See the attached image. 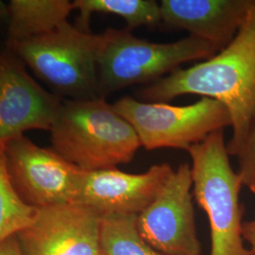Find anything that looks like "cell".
I'll list each match as a JSON object with an SVG mask.
<instances>
[{"label": "cell", "mask_w": 255, "mask_h": 255, "mask_svg": "<svg viewBox=\"0 0 255 255\" xmlns=\"http://www.w3.org/2000/svg\"><path fill=\"white\" fill-rule=\"evenodd\" d=\"M199 95L228 109L233 137L229 155L238 156L255 120V1L235 39L219 54L185 69H177L139 93L146 102H167Z\"/></svg>", "instance_id": "1"}, {"label": "cell", "mask_w": 255, "mask_h": 255, "mask_svg": "<svg viewBox=\"0 0 255 255\" xmlns=\"http://www.w3.org/2000/svg\"><path fill=\"white\" fill-rule=\"evenodd\" d=\"M50 133L51 147L82 171L117 168L142 147L134 128L101 98L64 100Z\"/></svg>", "instance_id": "2"}, {"label": "cell", "mask_w": 255, "mask_h": 255, "mask_svg": "<svg viewBox=\"0 0 255 255\" xmlns=\"http://www.w3.org/2000/svg\"><path fill=\"white\" fill-rule=\"evenodd\" d=\"M187 152L192 160L193 194L209 219L210 255H252L242 234L239 193L244 185L230 164L223 130L211 133Z\"/></svg>", "instance_id": "3"}, {"label": "cell", "mask_w": 255, "mask_h": 255, "mask_svg": "<svg viewBox=\"0 0 255 255\" xmlns=\"http://www.w3.org/2000/svg\"><path fill=\"white\" fill-rule=\"evenodd\" d=\"M103 34L98 57L99 97L105 99L128 86L155 81L182 64L210 59L218 50L209 43L189 36L172 43H152L132 35L127 27H110Z\"/></svg>", "instance_id": "4"}, {"label": "cell", "mask_w": 255, "mask_h": 255, "mask_svg": "<svg viewBox=\"0 0 255 255\" xmlns=\"http://www.w3.org/2000/svg\"><path fill=\"white\" fill-rule=\"evenodd\" d=\"M102 33L83 31L66 22L41 36L27 39L11 51L64 100L99 97L98 57Z\"/></svg>", "instance_id": "5"}, {"label": "cell", "mask_w": 255, "mask_h": 255, "mask_svg": "<svg viewBox=\"0 0 255 255\" xmlns=\"http://www.w3.org/2000/svg\"><path fill=\"white\" fill-rule=\"evenodd\" d=\"M113 105L134 128L141 146L147 150L168 147L187 151L211 133L232 126L228 109L208 98L186 106H173L124 97Z\"/></svg>", "instance_id": "6"}, {"label": "cell", "mask_w": 255, "mask_h": 255, "mask_svg": "<svg viewBox=\"0 0 255 255\" xmlns=\"http://www.w3.org/2000/svg\"><path fill=\"white\" fill-rule=\"evenodd\" d=\"M12 185L21 200L34 209L76 203L82 170L57 151L23 136L4 146Z\"/></svg>", "instance_id": "7"}, {"label": "cell", "mask_w": 255, "mask_h": 255, "mask_svg": "<svg viewBox=\"0 0 255 255\" xmlns=\"http://www.w3.org/2000/svg\"><path fill=\"white\" fill-rule=\"evenodd\" d=\"M191 166L174 170L154 201L137 216L141 237L165 255H201L193 207Z\"/></svg>", "instance_id": "8"}, {"label": "cell", "mask_w": 255, "mask_h": 255, "mask_svg": "<svg viewBox=\"0 0 255 255\" xmlns=\"http://www.w3.org/2000/svg\"><path fill=\"white\" fill-rule=\"evenodd\" d=\"M64 101L42 87L13 51L0 48V146L29 129L50 131Z\"/></svg>", "instance_id": "9"}, {"label": "cell", "mask_w": 255, "mask_h": 255, "mask_svg": "<svg viewBox=\"0 0 255 255\" xmlns=\"http://www.w3.org/2000/svg\"><path fill=\"white\" fill-rule=\"evenodd\" d=\"M101 218L80 204L36 209L15 236L23 255H101Z\"/></svg>", "instance_id": "10"}, {"label": "cell", "mask_w": 255, "mask_h": 255, "mask_svg": "<svg viewBox=\"0 0 255 255\" xmlns=\"http://www.w3.org/2000/svg\"><path fill=\"white\" fill-rule=\"evenodd\" d=\"M173 171L169 164H154L140 174L126 173L118 167L83 171L76 204L100 218L139 216L154 201Z\"/></svg>", "instance_id": "11"}, {"label": "cell", "mask_w": 255, "mask_h": 255, "mask_svg": "<svg viewBox=\"0 0 255 255\" xmlns=\"http://www.w3.org/2000/svg\"><path fill=\"white\" fill-rule=\"evenodd\" d=\"M255 0H162L165 24L187 30L218 51L237 36Z\"/></svg>", "instance_id": "12"}, {"label": "cell", "mask_w": 255, "mask_h": 255, "mask_svg": "<svg viewBox=\"0 0 255 255\" xmlns=\"http://www.w3.org/2000/svg\"><path fill=\"white\" fill-rule=\"evenodd\" d=\"M73 9V2L68 0H11L5 47L11 50L23 41L54 30L68 22Z\"/></svg>", "instance_id": "13"}, {"label": "cell", "mask_w": 255, "mask_h": 255, "mask_svg": "<svg viewBox=\"0 0 255 255\" xmlns=\"http://www.w3.org/2000/svg\"><path fill=\"white\" fill-rule=\"evenodd\" d=\"M74 9L80 15L76 27L90 31L89 22L94 13L114 14L124 19L127 28L155 25L162 21L160 3L154 0H75Z\"/></svg>", "instance_id": "14"}, {"label": "cell", "mask_w": 255, "mask_h": 255, "mask_svg": "<svg viewBox=\"0 0 255 255\" xmlns=\"http://www.w3.org/2000/svg\"><path fill=\"white\" fill-rule=\"evenodd\" d=\"M137 216L101 218L100 242L103 255H165L149 246L137 229Z\"/></svg>", "instance_id": "15"}, {"label": "cell", "mask_w": 255, "mask_h": 255, "mask_svg": "<svg viewBox=\"0 0 255 255\" xmlns=\"http://www.w3.org/2000/svg\"><path fill=\"white\" fill-rule=\"evenodd\" d=\"M36 209L21 200L10 181L4 146H0V244L31 223Z\"/></svg>", "instance_id": "16"}, {"label": "cell", "mask_w": 255, "mask_h": 255, "mask_svg": "<svg viewBox=\"0 0 255 255\" xmlns=\"http://www.w3.org/2000/svg\"><path fill=\"white\" fill-rule=\"evenodd\" d=\"M238 172L244 186L250 187L255 181V120L246 143L238 154Z\"/></svg>", "instance_id": "17"}, {"label": "cell", "mask_w": 255, "mask_h": 255, "mask_svg": "<svg viewBox=\"0 0 255 255\" xmlns=\"http://www.w3.org/2000/svg\"><path fill=\"white\" fill-rule=\"evenodd\" d=\"M243 238L251 247V254L255 255V219L252 221L243 222L242 228Z\"/></svg>", "instance_id": "18"}, {"label": "cell", "mask_w": 255, "mask_h": 255, "mask_svg": "<svg viewBox=\"0 0 255 255\" xmlns=\"http://www.w3.org/2000/svg\"><path fill=\"white\" fill-rule=\"evenodd\" d=\"M0 255H23L15 236L9 237L0 244Z\"/></svg>", "instance_id": "19"}, {"label": "cell", "mask_w": 255, "mask_h": 255, "mask_svg": "<svg viewBox=\"0 0 255 255\" xmlns=\"http://www.w3.org/2000/svg\"><path fill=\"white\" fill-rule=\"evenodd\" d=\"M249 188H250V190H251V191L253 192V193H255V182H254V183L249 187Z\"/></svg>", "instance_id": "20"}, {"label": "cell", "mask_w": 255, "mask_h": 255, "mask_svg": "<svg viewBox=\"0 0 255 255\" xmlns=\"http://www.w3.org/2000/svg\"><path fill=\"white\" fill-rule=\"evenodd\" d=\"M101 255H102V253H101Z\"/></svg>", "instance_id": "21"}]
</instances>
